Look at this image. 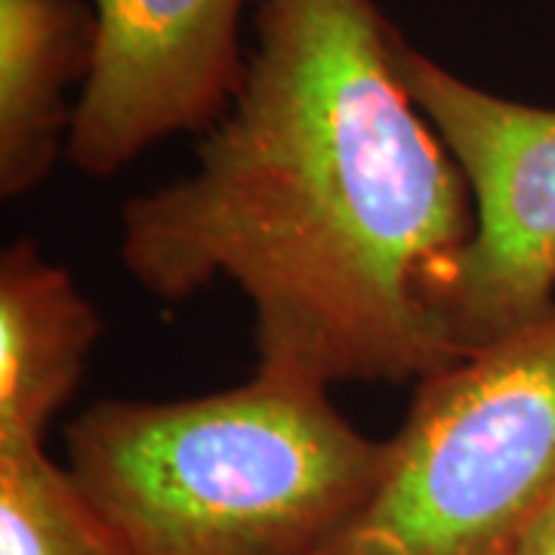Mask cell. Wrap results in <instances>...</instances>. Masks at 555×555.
Returning a JSON list of instances; mask_svg holds the SVG:
<instances>
[{"mask_svg":"<svg viewBox=\"0 0 555 555\" xmlns=\"http://www.w3.org/2000/svg\"><path fill=\"white\" fill-rule=\"evenodd\" d=\"M392 40L374 0H259L192 173L120 210V262L149 297L238 287L257 374L420 383L466 358L448 306L476 207Z\"/></svg>","mask_w":555,"mask_h":555,"instance_id":"1","label":"cell"},{"mask_svg":"<svg viewBox=\"0 0 555 555\" xmlns=\"http://www.w3.org/2000/svg\"><path fill=\"white\" fill-rule=\"evenodd\" d=\"M68 469L127 555H315L377 488L389 438L324 386L257 374L182 401H100Z\"/></svg>","mask_w":555,"mask_h":555,"instance_id":"2","label":"cell"},{"mask_svg":"<svg viewBox=\"0 0 555 555\" xmlns=\"http://www.w3.org/2000/svg\"><path fill=\"white\" fill-rule=\"evenodd\" d=\"M555 500V306L416 383L377 488L315 555H513Z\"/></svg>","mask_w":555,"mask_h":555,"instance_id":"3","label":"cell"},{"mask_svg":"<svg viewBox=\"0 0 555 555\" xmlns=\"http://www.w3.org/2000/svg\"><path fill=\"white\" fill-rule=\"evenodd\" d=\"M392 56L476 207L448 306L456 349L473 356L555 306V108L481 90L398 31Z\"/></svg>","mask_w":555,"mask_h":555,"instance_id":"4","label":"cell"},{"mask_svg":"<svg viewBox=\"0 0 555 555\" xmlns=\"http://www.w3.org/2000/svg\"><path fill=\"white\" fill-rule=\"evenodd\" d=\"M247 0H90L96 35L65 158L115 177L155 142L204 133L244 78Z\"/></svg>","mask_w":555,"mask_h":555,"instance_id":"5","label":"cell"},{"mask_svg":"<svg viewBox=\"0 0 555 555\" xmlns=\"http://www.w3.org/2000/svg\"><path fill=\"white\" fill-rule=\"evenodd\" d=\"M100 339V312L68 269L22 238L0 254V448L43 444Z\"/></svg>","mask_w":555,"mask_h":555,"instance_id":"6","label":"cell"},{"mask_svg":"<svg viewBox=\"0 0 555 555\" xmlns=\"http://www.w3.org/2000/svg\"><path fill=\"white\" fill-rule=\"evenodd\" d=\"M96 22L80 0H0V195L38 189L68 152Z\"/></svg>","mask_w":555,"mask_h":555,"instance_id":"7","label":"cell"},{"mask_svg":"<svg viewBox=\"0 0 555 555\" xmlns=\"http://www.w3.org/2000/svg\"><path fill=\"white\" fill-rule=\"evenodd\" d=\"M0 555H127L68 466L43 444L0 448Z\"/></svg>","mask_w":555,"mask_h":555,"instance_id":"8","label":"cell"},{"mask_svg":"<svg viewBox=\"0 0 555 555\" xmlns=\"http://www.w3.org/2000/svg\"><path fill=\"white\" fill-rule=\"evenodd\" d=\"M513 555H555V500L550 503V509L531 525V531L521 537V543Z\"/></svg>","mask_w":555,"mask_h":555,"instance_id":"9","label":"cell"}]
</instances>
